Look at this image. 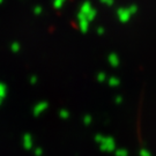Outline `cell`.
<instances>
[{"label": "cell", "mask_w": 156, "mask_h": 156, "mask_svg": "<svg viewBox=\"0 0 156 156\" xmlns=\"http://www.w3.org/2000/svg\"><path fill=\"white\" fill-rule=\"evenodd\" d=\"M118 17L123 23L128 22V20L131 19V13L128 11V8H119L118 9Z\"/></svg>", "instance_id": "cell-1"}, {"label": "cell", "mask_w": 156, "mask_h": 156, "mask_svg": "<svg viewBox=\"0 0 156 156\" xmlns=\"http://www.w3.org/2000/svg\"><path fill=\"white\" fill-rule=\"evenodd\" d=\"M79 22H80V28L82 30V33H87V30H88V19L86 15H83L82 13H80L79 14Z\"/></svg>", "instance_id": "cell-2"}, {"label": "cell", "mask_w": 156, "mask_h": 156, "mask_svg": "<svg viewBox=\"0 0 156 156\" xmlns=\"http://www.w3.org/2000/svg\"><path fill=\"white\" fill-rule=\"evenodd\" d=\"M128 11H129V13H131V15H133V14H135L136 12H138V7L135 5H131L129 7H128Z\"/></svg>", "instance_id": "cell-3"}, {"label": "cell", "mask_w": 156, "mask_h": 156, "mask_svg": "<svg viewBox=\"0 0 156 156\" xmlns=\"http://www.w3.org/2000/svg\"><path fill=\"white\" fill-rule=\"evenodd\" d=\"M103 4H105L106 6H112L113 5V0H101Z\"/></svg>", "instance_id": "cell-4"}, {"label": "cell", "mask_w": 156, "mask_h": 156, "mask_svg": "<svg viewBox=\"0 0 156 156\" xmlns=\"http://www.w3.org/2000/svg\"><path fill=\"white\" fill-rule=\"evenodd\" d=\"M97 31H98V34H103V29H97Z\"/></svg>", "instance_id": "cell-5"}]
</instances>
